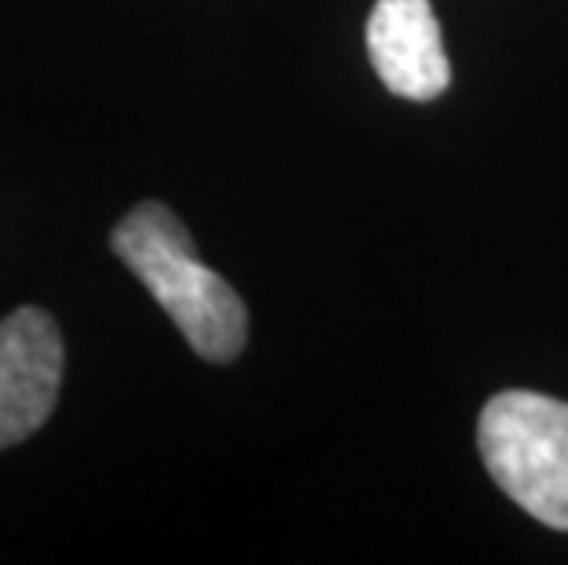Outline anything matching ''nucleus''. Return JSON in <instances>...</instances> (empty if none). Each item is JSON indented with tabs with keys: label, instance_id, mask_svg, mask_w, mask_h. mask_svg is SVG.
Here are the masks:
<instances>
[{
	"label": "nucleus",
	"instance_id": "obj_1",
	"mask_svg": "<svg viewBox=\"0 0 568 565\" xmlns=\"http://www.w3.org/2000/svg\"><path fill=\"white\" fill-rule=\"evenodd\" d=\"M111 250L148 286L187 345L210 364L243 353L250 320L235 286L205 269L184 221L162 202H140L111 232Z\"/></svg>",
	"mask_w": 568,
	"mask_h": 565
},
{
	"label": "nucleus",
	"instance_id": "obj_2",
	"mask_svg": "<svg viewBox=\"0 0 568 565\" xmlns=\"http://www.w3.org/2000/svg\"><path fill=\"white\" fill-rule=\"evenodd\" d=\"M477 448L491 481L536 522L568 533V404L531 390L495 393Z\"/></svg>",
	"mask_w": 568,
	"mask_h": 565
},
{
	"label": "nucleus",
	"instance_id": "obj_3",
	"mask_svg": "<svg viewBox=\"0 0 568 565\" xmlns=\"http://www.w3.org/2000/svg\"><path fill=\"white\" fill-rule=\"evenodd\" d=\"M63 364V334L44 309L22 305L0 320V448L27 441L48 423Z\"/></svg>",
	"mask_w": 568,
	"mask_h": 565
},
{
	"label": "nucleus",
	"instance_id": "obj_4",
	"mask_svg": "<svg viewBox=\"0 0 568 565\" xmlns=\"http://www.w3.org/2000/svg\"><path fill=\"white\" fill-rule=\"evenodd\" d=\"M367 52L374 74L400 100L429 103L452 85V63L429 0H378L367 19Z\"/></svg>",
	"mask_w": 568,
	"mask_h": 565
}]
</instances>
